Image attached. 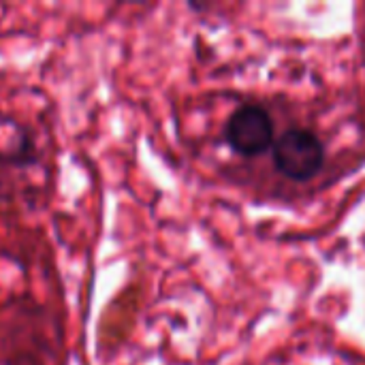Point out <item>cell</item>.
Here are the masks:
<instances>
[{
  "label": "cell",
  "instance_id": "obj_1",
  "mask_svg": "<svg viewBox=\"0 0 365 365\" xmlns=\"http://www.w3.org/2000/svg\"><path fill=\"white\" fill-rule=\"evenodd\" d=\"M323 163L325 148L312 130L291 128L274 143V165L289 180L306 182L321 171Z\"/></svg>",
  "mask_w": 365,
  "mask_h": 365
},
{
  "label": "cell",
  "instance_id": "obj_2",
  "mask_svg": "<svg viewBox=\"0 0 365 365\" xmlns=\"http://www.w3.org/2000/svg\"><path fill=\"white\" fill-rule=\"evenodd\" d=\"M225 135L237 154L259 156L274 143V122L265 109L244 105L229 118Z\"/></svg>",
  "mask_w": 365,
  "mask_h": 365
}]
</instances>
